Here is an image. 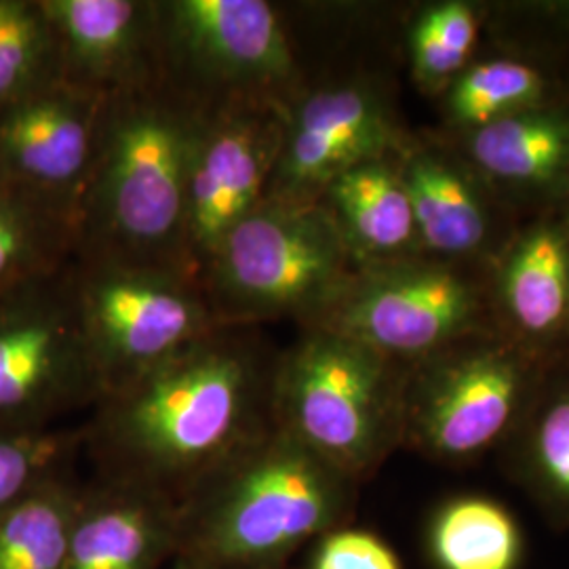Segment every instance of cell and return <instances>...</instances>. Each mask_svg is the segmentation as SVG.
Instances as JSON below:
<instances>
[{
    "mask_svg": "<svg viewBox=\"0 0 569 569\" xmlns=\"http://www.w3.org/2000/svg\"><path fill=\"white\" fill-rule=\"evenodd\" d=\"M279 348L262 327L218 326L93 407L98 477L180 502L272 425Z\"/></svg>",
    "mask_w": 569,
    "mask_h": 569,
    "instance_id": "cell-1",
    "label": "cell"
},
{
    "mask_svg": "<svg viewBox=\"0 0 569 569\" xmlns=\"http://www.w3.org/2000/svg\"><path fill=\"white\" fill-rule=\"evenodd\" d=\"M203 121V110L161 79L103 100L77 222V260L161 268L192 279L186 192Z\"/></svg>",
    "mask_w": 569,
    "mask_h": 569,
    "instance_id": "cell-2",
    "label": "cell"
},
{
    "mask_svg": "<svg viewBox=\"0 0 569 569\" xmlns=\"http://www.w3.org/2000/svg\"><path fill=\"white\" fill-rule=\"evenodd\" d=\"M359 483L272 427L178 502L173 561L284 569L298 550L350 526Z\"/></svg>",
    "mask_w": 569,
    "mask_h": 569,
    "instance_id": "cell-3",
    "label": "cell"
},
{
    "mask_svg": "<svg viewBox=\"0 0 569 569\" xmlns=\"http://www.w3.org/2000/svg\"><path fill=\"white\" fill-rule=\"evenodd\" d=\"M279 348L272 425L359 486L403 449L407 366L326 327Z\"/></svg>",
    "mask_w": 569,
    "mask_h": 569,
    "instance_id": "cell-4",
    "label": "cell"
},
{
    "mask_svg": "<svg viewBox=\"0 0 569 569\" xmlns=\"http://www.w3.org/2000/svg\"><path fill=\"white\" fill-rule=\"evenodd\" d=\"M157 72L213 112L237 103L289 108L306 66L289 4L270 0H154Z\"/></svg>",
    "mask_w": 569,
    "mask_h": 569,
    "instance_id": "cell-5",
    "label": "cell"
},
{
    "mask_svg": "<svg viewBox=\"0 0 569 569\" xmlns=\"http://www.w3.org/2000/svg\"><path fill=\"white\" fill-rule=\"evenodd\" d=\"M355 264L321 203L258 204L218 244L199 284L220 326L312 323Z\"/></svg>",
    "mask_w": 569,
    "mask_h": 569,
    "instance_id": "cell-6",
    "label": "cell"
},
{
    "mask_svg": "<svg viewBox=\"0 0 569 569\" xmlns=\"http://www.w3.org/2000/svg\"><path fill=\"white\" fill-rule=\"evenodd\" d=\"M552 363L489 329L407 366L403 449L462 467L505 448Z\"/></svg>",
    "mask_w": 569,
    "mask_h": 569,
    "instance_id": "cell-7",
    "label": "cell"
},
{
    "mask_svg": "<svg viewBox=\"0 0 569 569\" xmlns=\"http://www.w3.org/2000/svg\"><path fill=\"white\" fill-rule=\"evenodd\" d=\"M305 327H326L413 366L468 336L496 329L489 266L430 256L361 266Z\"/></svg>",
    "mask_w": 569,
    "mask_h": 569,
    "instance_id": "cell-8",
    "label": "cell"
},
{
    "mask_svg": "<svg viewBox=\"0 0 569 569\" xmlns=\"http://www.w3.org/2000/svg\"><path fill=\"white\" fill-rule=\"evenodd\" d=\"M100 399L74 260L0 293V430L53 428Z\"/></svg>",
    "mask_w": 569,
    "mask_h": 569,
    "instance_id": "cell-9",
    "label": "cell"
},
{
    "mask_svg": "<svg viewBox=\"0 0 569 569\" xmlns=\"http://www.w3.org/2000/svg\"><path fill=\"white\" fill-rule=\"evenodd\" d=\"M411 129L390 74L371 66L312 72L287 108L268 201L317 203L346 169L399 152Z\"/></svg>",
    "mask_w": 569,
    "mask_h": 569,
    "instance_id": "cell-10",
    "label": "cell"
},
{
    "mask_svg": "<svg viewBox=\"0 0 569 569\" xmlns=\"http://www.w3.org/2000/svg\"><path fill=\"white\" fill-rule=\"evenodd\" d=\"M74 284L102 397L220 326L201 284L171 270L74 258Z\"/></svg>",
    "mask_w": 569,
    "mask_h": 569,
    "instance_id": "cell-11",
    "label": "cell"
},
{
    "mask_svg": "<svg viewBox=\"0 0 569 569\" xmlns=\"http://www.w3.org/2000/svg\"><path fill=\"white\" fill-rule=\"evenodd\" d=\"M287 110L237 103L204 114L186 192V258L199 283L226 234L264 201Z\"/></svg>",
    "mask_w": 569,
    "mask_h": 569,
    "instance_id": "cell-12",
    "label": "cell"
},
{
    "mask_svg": "<svg viewBox=\"0 0 569 569\" xmlns=\"http://www.w3.org/2000/svg\"><path fill=\"white\" fill-rule=\"evenodd\" d=\"M102 98L56 82L0 106V183L74 228L91 178Z\"/></svg>",
    "mask_w": 569,
    "mask_h": 569,
    "instance_id": "cell-13",
    "label": "cell"
},
{
    "mask_svg": "<svg viewBox=\"0 0 569 569\" xmlns=\"http://www.w3.org/2000/svg\"><path fill=\"white\" fill-rule=\"evenodd\" d=\"M425 256L491 266L521 220L439 131H411L397 154Z\"/></svg>",
    "mask_w": 569,
    "mask_h": 569,
    "instance_id": "cell-14",
    "label": "cell"
},
{
    "mask_svg": "<svg viewBox=\"0 0 569 569\" xmlns=\"http://www.w3.org/2000/svg\"><path fill=\"white\" fill-rule=\"evenodd\" d=\"M493 323L529 352L557 361L569 352V228L559 213L517 226L489 266Z\"/></svg>",
    "mask_w": 569,
    "mask_h": 569,
    "instance_id": "cell-15",
    "label": "cell"
},
{
    "mask_svg": "<svg viewBox=\"0 0 569 569\" xmlns=\"http://www.w3.org/2000/svg\"><path fill=\"white\" fill-rule=\"evenodd\" d=\"M443 136V133H441ZM523 222L557 213L569 194V98L443 136Z\"/></svg>",
    "mask_w": 569,
    "mask_h": 569,
    "instance_id": "cell-16",
    "label": "cell"
},
{
    "mask_svg": "<svg viewBox=\"0 0 569 569\" xmlns=\"http://www.w3.org/2000/svg\"><path fill=\"white\" fill-rule=\"evenodd\" d=\"M61 82L112 98L157 81L154 0H41Z\"/></svg>",
    "mask_w": 569,
    "mask_h": 569,
    "instance_id": "cell-17",
    "label": "cell"
},
{
    "mask_svg": "<svg viewBox=\"0 0 569 569\" xmlns=\"http://www.w3.org/2000/svg\"><path fill=\"white\" fill-rule=\"evenodd\" d=\"M178 547V502L96 477L82 483L66 569H163Z\"/></svg>",
    "mask_w": 569,
    "mask_h": 569,
    "instance_id": "cell-18",
    "label": "cell"
},
{
    "mask_svg": "<svg viewBox=\"0 0 569 569\" xmlns=\"http://www.w3.org/2000/svg\"><path fill=\"white\" fill-rule=\"evenodd\" d=\"M397 154L346 169L319 197L355 268L425 256Z\"/></svg>",
    "mask_w": 569,
    "mask_h": 569,
    "instance_id": "cell-19",
    "label": "cell"
},
{
    "mask_svg": "<svg viewBox=\"0 0 569 569\" xmlns=\"http://www.w3.org/2000/svg\"><path fill=\"white\" fill-rule=\"evenodd\" d=\"M569 98V84L538 61L481 44L467 70L437 100L443 136L505 121L515 114Z\"/></svg>",
    "mask_w": 569,
    "mask_h": 569,
    "instance_id": "cell-20",
    "label": "cell"
},
{
    "mask_svg": "<svg viewBox=\"0 0 569 569\" xmlns=\"http://www.w3.org/2000/svg\"><path fill=\"white\" fill-rule=\"evenodd\" d=\"M505 465L557 528H569V359L550 366L528 413L512 432Z\"/></svg>",
    "mask_w": 569,
    "mask_h": 569,
    "instance_id": "cell-21",
    "label": "cell"
},
{
    "mask_svg": "<svg viewBox=\"0 0 569 569\" xmlns=\"http://www.w3.org/2000/svg\"><path fill=\"white\" fill-rule=\"evenodd\" d=\"M427 555L435 569H519L523 529L502 502L483 493H456L428 517Z\"/></svg>",
    "mask_w": 569,
    "mask_h": 569,
    "instance_id": "cell-22",
    "label": "cell"
},
{
    "mask_svg": "<svg viewBox=\"0 0 569 569\" xmlns=\"http://www.w3.org/2000/svg\"><path fill=\"white\" fill-rule=\"evenodd\" d=\"M488 2L430 0L407 9L401 49L413 84L439 100L483 44Z\"/></svg>",
    "mask_w": 569,
    "mask_h": 569,
    "instance_id": "cell-23",
    "label": "cell"
},
{
    "mask_svg": "<svg viewBox=\"0 0 569 569\" xmlns=\"http://www.w3.org/2000/svg\"><path fill=\"white\" fill-rule=\"evenodd\" d=\"M81 488L70 468L9 510L0 521V569H66Z\"/></svg>",
    "mask_w": 569,
    "mask_h": 569,
    "instance_id": "cell-24",
    "label": "cell"
},
{
    "mask_svg": "<svg viewBox=\"0 0 569 569\" xmlns=\"http://www.w3.org/2000/svg\"><path fill=\"white\" fill-rule=\"evenodd\" d=\"M74 228L0 183V293L74 260Z\"/></svg>",
    "mask_w": 569,
    "mask_h": 569,
    "instance_id": "cell-25",
    "label": "cell"
},
{
    "mask_svg": "<svg viewBox=\"0 0 569 569\" xmlns=\"http://www.w3.org/2000/svg\"><path fill=\"white\" fill-rule=\"evenodd\" d=\"M60 81L58 44L41 0H0V106Z\"/></svg>",
    "mask_w": 569,
    "mask_h": 569,
    "instance_id": "cell-26",
    "label": "cell"
},
{
    "mask_svg": "<svg viewBox=\"0 0 569 569\" xmlns=\"http://www.w3.org/2000/svg\"><path fill=\"white\" fill-rule=\"evenodd\" d=\"M84 449V427L0 430V521L44 483L72 468Z\"/></svg>",
    "mask_w": 569,
    "mask_h": 569,
    "instance_id": "cell-27",
    "label": "cell"
},
{
    "mask_svg": "<svg viewBox=\"0 0 569 569\" xmlns=\"http://www.w3.org/2000/svg\"><path fill=\"white\" fill-rule=\"evenodd\" d=\"M306 569H403V566L378 533L345 526L312 542Z\"/></svg>",
    "mask_w": 569,
    "mask_h": 569,
    "instance_id": "cell-28",
    "label": "cell"
},
{
    "mask_svg": "<svg viewBox=\"0 0 569 569\" xmlns=\"http://www.w3.org/2000/svg\"><path fill=\"white\" fill-rule=\"evenodd\" d=\"M557 213H559V216L563 218V222H566V224H568L569 228V194L568 199H566V203L561 204V209H559Z\"/></svg>",
    "mask_w": 569,
    "mask_h": 569,
    "instance_id": "cell-29",
    "label": "cell"
},
{
    "mask_svg": "<svg viewBox=\"0 0 569 569\" xmlns=\"http://www.w3.org/2000/svg\"><path fill=\"white\" fill-rule=\"evenodd\" d=\"M171 569H201L194 568V566H188V563H182V561H173V568Z\"/></svg>",
    "mask_w": 569,
    "mask_h": 569,
    "instance_id": "cell-30",
    "label": "cell"
},
{
    "mask_svg": "<svg viewBox=\"0 0 569 569\" xmlns=\"http://www.w3.org/2000/svg\"><path fill=\"white\" fill-rule=\"evenodd\" d=\"M568 359H569V352H568Z\"/></svg>",
    "mask_w": 569,
    "mask_h": 569,
    "instance_id": "cell-31",
    "label": "cell"
}]
</instances>
